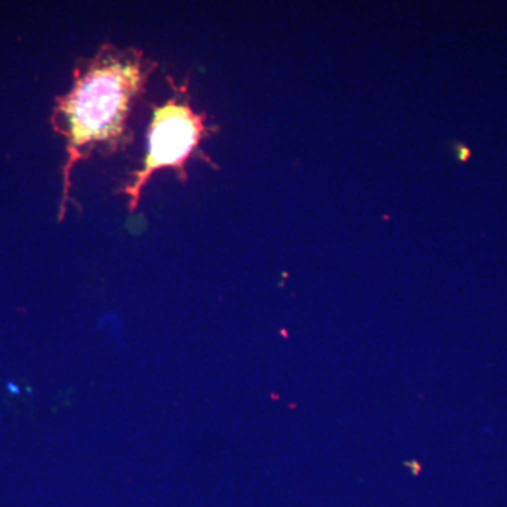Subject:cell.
Here are the masks:
<instances>
[{"mask_svg":"<svg viewBox=\"0 0 507 507\" xmlns=\"http://www.w3.org/2000/svg\"><path fill=\"white\" fill-rule=\"evenodd\" d=\"M154 68L140 50L104 46L78 65L70 90L56 98L51 120L66 140L60 220L66 213L72 168L96 150L122 146L132 104Z\"/></svg>","mask_w":507,"mask_h":507,"instance_id":"cell-1","label":"cell"},{"mask_svg":"<svg viewBox=\"0 0 507 507\" xmlns=\"http://www.w3.org/2000/svg\"><path fill=\"white\" fill-rule=\"evenodd\" d=\"M208 130L204 114L194 113L188 98L175 96L154 108L146 134L144 166L123 189L131 213L136 212L141 192L155 170L170 168L179 176H184V164L199 148Z\"/></svg>","mask_w":507,"mask_h":507,"instance_id":"cell-2","label":"cell"},{"mask_svg":"<svg viewBox=\"0 0 507 507\" xmlns=\"http://www.w3.org/2000/svg\"><path fill=\"white\" fill-rule=\"evenodd\" d=\"M8 389L10 390V393H14V394L20 393V389H18L14 384H12V382H8Z\"/></svg>","mask_w":507,"mask_h":507,"instance_id":"cell-3","label":"cell"}]
</instances>
